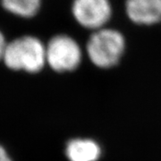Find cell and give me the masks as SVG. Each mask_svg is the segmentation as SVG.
Here are the masks:
<instances>
[{
	"label": "cell",
	"instance_id": "cell-3",
	"mask_svg": "<svg viewBox=\"0 0 161 161\" xmlns=\"http://www.w3.org/2000/svg\"><path fill=\"white\" fill-rule=\"evenodd\" d=\"M47 63L58 73L72 72L82 61V50L78 42L68 35L58 34L46 46Z\"/></svg>",
	"mask_w": 161,
	"mask_h": 161
},
{
	"label": "cell",
	"instance_id": "cell-6",
	"mask_svg": "<svg viewBox=\"0 0 161 161\" xmlns=\"http://www.w3.org/2000/svg\"><path fill=\"white\" fill-rule=\"evenodd\" d=\"M101 153L100 145L92 139H73L65 148V155L69 161H98Z\"/></svg>",
	"mask_w": 161,
	"mask_h": 161
},
{
	"label": "cell",
	"instance_id": "cell-8",
	"mask_svg": "<svg viewBox=\"0 0 161 161\" xmlns=\"http://www.w3.org/2000/svg\"><path fill=\"white\" fill-rule=\"evenodd\" d=\"M6 45H7V43H6V39H5L3 33L0 31V60H2V58H3L4 52L6 50Z\"/></svg>",
	"mask_w": 161,
	"mask_h": 161
},
{
	"label": "cell",
	"instance_id": "cell-1",
	"mask_svg": "<svg viewBox=\"0 0 161 161\" xmlns=\"http://www.w3.org/2000/svg\"><path fill=\"white\" fill-rule=\"evenodd\" d=\"M125 47V38L121 31L104 27L92 31L87 41L86 53L96 67L109 69L119 64Z\"/></svg>",
	"mask_w": 161,
	"mask_h": 161
},
{
	"label": "cell",
	"instance_id": "cell-7",
	"mask_svg": "<svg viewBox=\"0 0 161 161\" xmlns=\"http://www.w3.org/2000/svg\"><path fill=\"white\" fill-rule=\"evenodd\" d=\"M6 11L24 18L36 15L41 6V0H1Z\"/></svg>",
	"mask_w": 161,
	"mask_h": 161
},
{
	"label": "cell",
	"instance_id": "cell-4",
	"mask_svg": "<svg viewBox=\"0 0 161 161\" xmlns=\"http://www.w3.org/2000/svg\"><path fill=\"white\" fill-rule=\"evenodd\" d=\"M72 14L79 25L94 31L107 27L113 8L110 0H74Z\"/></svg>",
	"mask_w": 161,
	"mask_h": 161
},
{
	"label": "cell",
	"instance_id": "cell-5",
	"mask_svg": "<svg viewBox=\"0 0 161 161\" xmlns=\"http://www.w3.org/2000/svg\"><path fill=\"white\" fill-rule=\"evenodd\" d=\"M125 9L134 24L152 26L161 23V0H125Z\"/></svg>",
	"mask_w": 161,
	"mask_h": 161
},
{
	"label": "cell",
	"instance_id": "cell-2",
	"mask_svg": "<svg viewBox=\"0 0 161 161\" xmlns=\"http://www.w3.org/2000/svg\"><path fill=\"white\" fill-rule=\"evenodd\" d=\"M2 60L10 69L35 74L47 63L46 46L36 37L23 36L7 43Z\"/></svg>",
	"mask_w": 161,
	"mask_h": 161
},
{
	"label": "cell",
	"instance_id": "cell-9",
	"mask_svg": "<svg viewBox=\"0 0 161 161\" xmlns=\"http://www.w3.org/2000/svg\"><path fill=\"white\" fill-rule=\"evenodd\" d=\"M0 161H12L6 150L0 145Z\"/></svg>",
	"mask_w": 161,
	"mask_h": 161
}]
</instances>
